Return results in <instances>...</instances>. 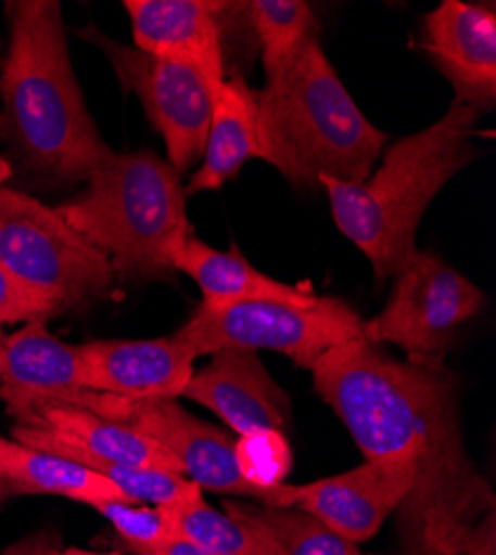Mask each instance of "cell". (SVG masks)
<instances>
[{
	"instance_id": "obj_1",
	"label": "cell",
	"mask_w": 496,
	"mask_h": 555,
	"mask_svg": "<svg viewBox=\"0 0 496 555\" xmlns=\"http://www.w3.org/2000/svg\"><path fill=\"white\" fill-rule=\"evenodd\" d=\"M309 372L366 460H390L415 474L394 512L405 555H463L476 525L496 512V498L468 451L459 385L447 364L396 360L356 338Z\"/></svg>"
},
{
	"instance_id": "obj_2",
	"label": "cell",
	"mask_w": 496,
	"mask_h": 555,
	"mask_svg": "<svg viewBox=\"0 0 496 555\" xmlns=\"http://www.w3.org/2000/svg\"><path fill=\"white\" fill-rule=\"evenodd\" d=\"M0 74V135L21 167L50 184L87 180L112 154L87 112L56 0H10Z\"/></svg>"
},
{
	"instance_id": "obj_3",
	"label": "cell",
	"mask_w": 496,
	"mask_h": 555,
	"mask_svg": "<svg viewBox=\"0 0 496 555\" xmlns=\"http://www.w3.org/2000/svg\"><path fill=\"white\" fill-rule=\"evenodd\" d=\"M481 114L459 101L430 127L396 141L364 182L319 178L341 234L372 262L377 281L396 278L419 247V224L436 194L476 160Z\"/></svg>"
},
{
	"instance_id": "obj_4",
	"label": "cell",
	"mask_w": 496,
	"mask_h": 555,
	"mask_svg": "<svg viewBox=\"0 0 496 555\" xmlns=\"http://www.w3.org/2000/svg\"><path fill=\"white\" fill-rule=\"evenodd\" d=\"M319 36H307L285 67L256 91L263 160L301 190H317L319 178L368 180L387 143V133L349 96Z\"/></svg>"
},
{
	"instance_id": "obj_5",
	"label": "cell",
	"mask_w": 496,
	"mask_h": 555,
	"mask_svg": "<svg viewBox=\"0 0 496 555\" xmlns=\"http://www.w3.org/2000/svg\"><path fill=\"white\" fill-rule=\"evenodd\" d=\"M180 173L152 150L112 152L56 211L103 251L116 278L163 281L192 236Z\"/></svg>"
},
{
	"instance_id": "obj_6",
	"label": "cell",
	"mask_w": 496,
	"mask_h": 555,
	"mask_svg": "<svg viewBox=\"0 0 496 555\" xmlns=\"http://www.w3.org/2000/svg\"><path fill=\"white\" fill-rule=\"evenodd\" d=\"M0 267L56 313L112 296L116 273L103 251L56 211L18 190H0Z\"/></svg>"
},
{
	"instance_id": "obj_7",
	"label": "cell",
	"mask_w": 496,
	"mask_h": 555,
	"mask_svg": "<svg viewBox=\"0 0 496 555\" xmlns=\"http://www.w3.org/2000/svg\"><path fill=\"white\" fill-rule=\"evenodd\" d=\"M366 320L345 300L319 296L311 307L272 300H247L225 307H199L174 332L194 353L225 347L269 349L288 356L296 366L311 369L339 345L364 338Z\"/></svg>"
},
{
	"instance_id": "obj_8",
	"label": "cell",
	"mask_w": 496,
	"mask_h": 555,
	"mask_svg": "<svg viewBox=\"0 0 496 555\" xmlns=\"http://www.w3.org/2000/svg\"><path fill=\"white\" fill-rule=\"evenodd\" d=\"M485 307L483 292L432 251H417L383 311L364 325L372 345H396L408 360H443L457 332Z\"/></svg>"
},
{
	"instance_id": "obj_9",
	"label": "cell",
	"mask_w": 496,
	"mask_h": 555,
	"mask_svg": "<svg viewBox=\"0 0 496 555\" xmlns=\"http://www.w3.org/2000/svg\"><path fill=\"white\" fill-rule=\"evenodd\" d=\"M107 56L125 91H131L145 109L148 120L163 135L167 163L178 171H190L205 152L214 112V91L190 65L156 59L105 36L97 25L78 31Z\"/></svg>"
},
{
	"instance_id": "obj_10",
	"label": "cell",
	"mask_w": 496,
	"mask_h": 555,
	"mask_svg": "<svg viewBox=\"0 0 496 555\" xmlns=\"http://www.w3.org/2000/svg\"><path fill=\"white\" fill-rule=\"evenodd\" d=\"M415 487V474L390 460H366L341 476L307 485H275L265 506H292L352 544L368 542Z\"/></svg>"
},
{
	"instance_id": "obj_11",
	"label": "cell",
	"mask_w": 496,
	"mask_h": 555,
	"mask_svg": "<svg viewBox=\"0 0 496 555\" xmlns=\"http://www.w3.org/2000/svg\"><path fill=\"white\" fill-rule=\"evenodd\" d=\"M116 423L139 429L165 447L180 465V474L201 491L207 489L269 504L275 487L260 489L241 476L234 440L214 425L199 421L176 400H125Z\"/></svg>"
},
{
	"instance_id": "obj_12",
	"label": "cell",
	"mask_w": 496,
	"mask_h": 555,
	"mask_svg": "<svg viewBox=\"0 0 496 555\" xmlns=\"http://www.w3.org/2000/svg\"><path fill=\"white\" fill-rule=\"evenodd\" d=\"M82 387L127 402L183 396L196 353L176 334L152 340H92L78 345Z\"/></svg>"
},
{
	"instance_id": "obj_13",
	"label": "cell",
	"mask_w": 496,
	"mask_h": 555,
	"mask_svg": "<svg viewBox=\"0 0 496 555\" xmlns=\"http://www.w3.org/2000/svg\"><path fill=\"white\" fill-rule=\"evenodd\" d=\"M421 48L455 89V101L485 114L496 103V12L461 0L423 18Z\"/></svg>"
},
{
	"instance_id": "obj_14",
	"label": "cell",
	"mask_w": 496,
	"mask_h": 555,
	"mask_svg": "<svg viewBox=\"0 0 496 555\" xmlns=\"http://www.w3.org/2000/svg\"><path fill=\"white\" fill-rule=\"evenodd\" d=\"M183 396L216 413L239 438L260 431L283 434L292 418L290 396L252 349L214 351L212 362L192 374Z\"/></svg>"
},
{
	"instance_id": "obj_15",
	"label": "cell",
	"mask_w": 496,
	"mask_h": 555,
	"mask_svg": "<svg viewBox=\"0 0 496 555\" xmlns=\"http://www.w3.org/2000/svg\"><path fill=\"white\" fill-rule=\"evenodd\" d=\"M123 8L131 21L133 48L194 67L218 96L225 65L216 14L228 5L207 0H125Z\"/></svg>"
},
{
	"instance_id": "obj_16",
	"label": "cell",
	"mask_w": 496,
	"mask_h": 555,
	"mask_svg": "<svg viewBox=\"0 0 496 555\" xmlns=\"http://www.w3.org/2000/svg\"><path fill=\"white\" fill-rule=\"evenodd\" d=\"M82 387L78 345L52 336L31 320L5 338L0 353V398L14 421L40 404H72Z\"/></svg>"
},
{
	"instance_id": "obj_17",
	"label": "cell",
	"mask_w": 496,
	"mask_h": 555,
	"mask_svg": "<svg viewBox=\"0 0 496 555\" xmlns=\"http://www.w3.org/2000/svg\"><path fill=\"white\" fill-rule=\"evenodd\" d=\"M174 269L190 275L203 292V307H225L247 300H272L296 307H311L319 296L292 287L252 267L232 245L218 251L190 236L174 256Z\"/></svg>"
},
{
	"instance_id": "obj_18",
	"label": "cell",
	"mask_w": 496,
	"mask_h": 555,
	"mask_svg": "<svg viewBox=\"0 0 496 555\" xmlns=\"http://www.w3.org/2000/svg\"><path fill=\"white\" fill-rule=\"evenodd\" d=\"M250 158H263L256 129V91L243 76L225 80L214 101L201 167L186 184V196L220 190Z\"/></svg>"
},
{
	"instance_id": "obj_19",
	"label": "cell",
	"mask_w": 496,
	"mask_h": 555,
	"mask_svg": "<svg viewBox=\"0 0 496 555\" xmlns=\"http://www.w3.org/2000/svg\"><path fill=\"white\" fill-rule=\"evenodd\" d=\"M0 485L12 495H63L89 506L101 500H129L112 482L78 462L3 436H0Z\"/></svg>"
},
{
	"instance_id": "obj_20",
	"label": "cell",
	"mask_w": 496,
	"mask_h": 555,
	"mask_svg": "<svg viewBox=\"0 0 496 555\" xmlns=\"http://www.w3.org/2000/svg\"><path fill=\"white\" fill-rule=\"evenodd\" d=\"M225 514L247 520L272 538L281 555H364L358 544L347 542L321 520L292 506H265L225 502Z\"/></svg>"
},
{
	"instance_id": "obj_21",
	"label": "cell",
	"mask_w": 496,
	"mask_h": 555,
	"mask_svg": "<svg viewBox=\"0 0 496 555\" xmlns=\"http://www.w3.org/2000/svg\"><path fill=\"white\" fill-rule=\"evenodd\" d=\"M176 535H183L214 555H281L279 544L247 520L212 508L203 495L183 504L165 506Z\"/></svg>"
},
{
	"instance_id": "obj_22",
	"label": "cell",
	"mask_w": 496,
	"mask_h": 555,
	"mask_svg": "<svg viewBox=\"0 0 496 555\" xmlns=\"http://www.w3.org/2000/svg\"><path fill=\"white\" fill-rule=\"evenodd\" d=\"M245 10L260 42L267 80L285 67L307 36L321 34L317 18L303 0H254Z\"/></svg>"
},
{
	"instance_id": "obj_23",
	"label": "cell",
	"mask_w": 496,
	"mask_h": 555,
	"mask_svg": "<svg viewBox=\"0 0 496 555\" xmlns=\"http://www.w3.org/2000/svg\"><path fill=\"white\" fill-rule=\"evenodd\" d=\"M92 508L112 525L125 546L137 555H150L154 548L176 535L174 520L165 506H152L131 500H101Z\"/></svg>"
},
{
	"instance_id": "obj_24",
	"label": "cell",
	"mask_w": 496,
	"mask_h": 555,
	"mask_svg": "<svg viewBox=\"0 0 496 555\" xmlns=\"http://www.w3.org/2000/svg\"><path fill=\"white\" fill-rule=\"evenodd\" d=\"M241 476L260 487L281 485L290 474V444L279 431H260L234 440Z\"/></svg>"
},
{
	"instance_id": "obj_25",
	"label": "cell",
	"mask_w": 496,
	"mask_h": 555,
	"mask_svg": "<svg viewBox=\"0 0 496 555\" xmlns=\"http://www.w3.org/2000/svg\"><path fill=\"white\" fill-rule=\"evenodd\" d=\"M52 315H56V309L48 300L0 267V327L14 322L48 320Z\"/></svg>"
},
{
	"instance_id": "obj_26",
	"label": "cell",
	"mask_w": 496,
	"mask_h": 555,
	"mask_svg": "<svg viewBox=\"0 0 496 555\" xmlns=\"http://www.w3.org/2000/svg\"><path fill=\"white\" fill-rule=\"evenodd\" d=\"M5 555H61L59 535L50 531H40L29 538H23L5 548Z\"/></svg>"
},
{
	"instance_id": "obj_27",
	"label": "cell",
	"mask_w": 496,
	"mask_h": 555,
	"mask_svg": "<svg viewBox=\"0 0 496 555\" xmlns=\"http://www.w3.org/2000/svg\"><path fill=\"white\" fill-rule=\"evenodd\" d=\"M496 512L487 514L472 531L463 555H496Z\"/></svg>"
},
{
	"instance_id": "obj_28",
	"label": "cell",
	"mask_w": 496,
	"mask_h": 555,
	"mask_svg": "<svg viewBox=\"0 0 496 555\" xmlns=\"http://www.w3.org/2000/svg\"><path fill=\"white\" fill-rule=\"evenodd\" d=\"M150 555H214L212 551L199 546L196 542L183 538V535H174L158 548H154Z\"/></svg>"
},
{
	"instance_id": "obj_29",
	"label": "cell",
	"mask_w": 496,
	"mask_h": 555,
	"mask_svg": "<svg viewBox=\"0 0 496 555\" xmlns=\"http://www.w3.org/2000/svg\"><path fill=\"white\" fill-rule=\"evenodd\" d=\"M12 173H14V167H12V163H10L8 158L0 156V190L5 188V182L12 178Z\"/></svg>"
},
{
	"instance_id": "obj_30",
	"label": "cell",
	"mask_w": 496,
	"mask_h": 555,
	"mask_svg": "<svg viewBox=\"0 0 496 555\" xmlns=\"http://www.w3.org/2000/svg\"><path fill=\"white\" fill-rule=\"evenodd\" d=\"M61 555H114V553H97V551H85V548H67V551H61Z\"/></svg>"
},
{
	"instance_id": "obj_31",
	"label": "cell",
	"mask_w": 496,
	"mask_h": 555,
	"mask_svg": "<svg viewBox=\"0 0 496 555\" xmlns=\"http://www.w3.org/2000/svg\"><path fill=\"white\" fill-rule=\"evenodd\" d=\"M10 495H12V493H10V491H8L3 485H0V504H3V502L10 498Z\"/></svg>"
},
{
	"instance_id": "obj_32",
	"label": "cell",
	"mask_w": 496,
	"mask_h": 555,
	"mask_svg": "<svg viewBox=\"0 0 496 555\" xmlns=\"http://www.w3.org/2000/svg\"><path fill=\"white\" fill-rule=\"evenodd\" d=\"M5 334H3V330H0V353H3V347H5Z\"/></svg>"
},
{
	"instance_id": "obj_33",
	"label": "cell",
	"mask_w": 496,
	"mask_h": 555,
	"mask_svg": "<svg viewBox=\"0 0 496 555\" xmlns=\"http://www.w3.org/2000/svg\"><path fill=\"white\" fill-rule=\"evenodd\" d=\"M0 59H3V56H0Z\"/></svg>"
}]
</instances>
